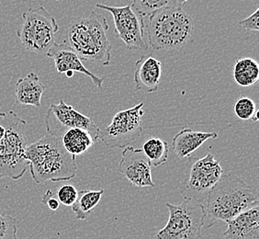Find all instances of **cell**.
I'll use <instances>...</instances> for the list:
<instances>
[{"label": "cell", "mask_w": 259, "mask_h": 239, "mask_svg": "<svg viewBox=\"0 0 259 239\" xmlns=\"http://www.w3.org/2000/svg\"><path fill=\"white\" fill-rule=\"evenodd\" d=\"M234 78L237 85L248 88L254 85L259 78L258 63L248 57L236 59L234 65Z\"/></svg>", "instance_id": "cell-19"}, {"label": "cell", "mask_w": 259, "mask_h": 239, "mask_svg": "<svg viewBox=\"0 0 259 239\" xmlns=\"http://www.w3.org/2000/svg\"><path fill=\"white\" fill-rule=\"evenodd\" d=\"M151 167L149 160L143 150L135 148L134 146L124 147L119 170L134 186L138 188L155 187Z\"/></svg>", "instance_id": "cell-12"}, {"label": "cell", "mask_w": 259, "mask_h": 239, "mask_svg": "<svg viewBox=\"0 0 259 239\" xmlns=\"http://www.w3.org/2000/svg\"><path fill=\"white\" fill-rule=\"evenodd\" d=\"M23 22L17 35L26 51L44 55L55 45V34L59 25L44 6L30 9L22 14Z\"/></svg>", "instance_id": "cell-7"}, {"label": "cell", "mask_w": 259, "mask_h": 239, "mask_svg": "<svg viewBox=\"0 0 259 239\" xmlns=\"http://www.w3.org/2000/svg\"><path fill=\"white\" fill-rule=\"evenodd\" d=\"M143 107L144 102H140L133 108L117 112L110 125L100 131L99 139L110 148H123L139 139L145 114Z\"/></svg>", "instance_id": "cell-8"}, {"label": "cell", "mask_w": 259, "mask_h": 239, "mask_svg": "<svg viewBox=\"0 0 259 239\" xmlns=\"http://www.w3.org/2000/svg\"><path fill=\"white\" fill-rule=\"evenodd\" d=\"M162 75V64L154 56H144L135 63V84L136 90L154 93L158 90Z\"/></svg>", "instance_id": "cell-15"}, {"label": "cell", "mask_w": 259, "mask_h": 239, "mask_svg": "<svg viewBox=\"0 0 259 239\" xmlns=\"http://www.w3.org/2000/svg\"><path fill=\"white\" fill-rule=\"evenodd\" d=\"M27 122L14 111L0 112V179H21L28 170Z\"/></svg>", "instance_id": "cell-5"}, {"label": "cell", "mask_w": 259, "mask_h": 239, "mask_svg": "<svg viewBox=\"0 0 259 239\" xmlns=\"http://www.w3.org/2000/svg\"><path fill=\"white\" fill-rule=\"evenodd\" d=\"M46 55L54 60L55 68L59 74L77 72L89 76L96 87H98L99 89H102L104 79L90 72V70L83 65V62L79 55H77L66 43H55V45L51 47L49 51L46 53Z\"/></svg>", "instance_id": "cell-13"}, {"label": "cell", "mask_w": 259, "mask_h": 239, "mask_svg": "<svg viewBox=\"0 0 259 239\" xmlns=\"http://www.w3.org/2000/svg\"><path fill=\"white\" fill-rule=\"evenodd\" d=\"M218 137L217 133H203L185 128L175 135L172 141V148L179 157H189L199 149L206 141Z\"/></svg>", "instance_id": "cell-17"}, {"label": "cell", "mask_w": 259, "mask_h": 239, "mask_svg": "<svg viewBox=\"0 0 259 239\" xmlns=\"http://www.w3.org/2000/svg\"><path fill=\"white\" fill-rule=\"evenodd\" d=\"M259 205L258 191L233 172L221 177L207 197L206 217L227 222L245 210Z\"/></svg>", "instance_id": "cell-2"}, {"label": "cell", "mask_w": 259, "mask_h": 239, "mask_svg": "<svg viewBox=\"0 0 259 239\" xmlns=\"http://www.w3.org/2000/svg\"><path fill=\"white\" fill-rule=\"evenodd\" d=\"M45 127L48 134L60 138L67 130L72 128L88 131L95 143L100 136V129L93 120L80 113L63 100L58 104H51L45 116Z\"/></svg>", "instance_id": "cell-11"}, {"label": "cell", "mask_w": 259, "mask_h": 239, "mask_svg": "<svg viewBox=\"0 0 259 239\" xmlns=\"http://www.w3.org/2000/svg\"><path fill=\"white\" fill-rule=\"evenodd\" d=\"M24 156L31 178L37 184L68 181L76 175L75 155L66 151L60 137L48 133L27 145Z\"/></svg>", "instance_id": "cell-1"}, {"label": "cell", "mask_w": 259, "mask_h": 239, "mask_svg": "<svg viewBox=\"0 0 259 239\" xmlns=\"http://www.w3.org/2000/svg\"><path fill=\"white\" fill-rule=\"evenodd\" d=\"M178 6L176 0H134V10L144 19L158 10Z\"/></svg>", "instance_id": "cell-22"}, {"label": "cell", "mask_w": 259, "mask_h": 239, "mask_svg": "<svg viewBox=\"0 0 259 239\" xmlns=\"http://www.w3.org/2000/svg\"><path fill=\"white\" fill-rule=\"evenodd\" d=\"M61 139L66 151L75 156L85 153L95 144L90 133L79 128L67 130Z\"/></svg>", "instance_id": "cell-18"}, {"label": "cell", "mask_w": 259, "mask_h": 239, "mask_svg": "<svg viewBox=\"0 0 259 239\" xmlns=\"http://www.w3.org/2000/svg\"><path fill=\"white\" fill-rule=\"evenodd\" d=\"M176 1H177V4H178V6L181 7V6L184 5L186 2H188V1H190V0H176Z\"/></svg>", "instance_id": "cell-28"}, {"label": "cell", "mask_w": 259, "mask_h": 239, "mask_svg": "<svg viewBox=\"0 0 259 239\" xmlns=\"http://www.w3.org/2000/svg\"><path fill=\"white\" fill-rule=\"evenodd\" d=\"M226 223L224 239H259V205L245 210Z\"/></svg>", "instance_id": "cell-14"}, {"label": "cell", "mask_w": 259, "mask_h": 239, "mask_svg": "<svg viewBox=\"0 0 259 239\" xmlns=\"http://www.w3.org/2000/svg\"><path fill=\"white\" fill-rule=\"evenodd\" d=\"M103 194L104 189H83L78 191L77 199L74 203V205L71 206L72 211L75 214V218L80 221H85L88 214L100 204Z\"/></svg>", "instance_id": "cell-20"}, {"label": "cell", "mask_w": 259, "mask_h": 239, "mask_svg": "<svg viewBox=\"0 0 259 239\" xmlns=\"http://www.w3.org/2000/svg\"><path fill=\"white\" fill-rule=\"evenodd\" d=\"M100 10H107L113 18L115 32L129 50L146 51L149 45L145 40V19L134 10L132 5L112 7L97 4Z\"/></svg>", "instance_id": "cell-9"}, {"label": "cell", "mask_w": 259, "mask_h": 239, "mask_svg": "<svg viewBox=\"0 0 259 239\" xmlns=\"http://www.w3.org/2000/svg\"><path fill=\"white\" fill-rule=\"evenodd\" d=\"M42 204L47 205V207L52 211H57L60 208V202L55 197L54 192L48 189L45 194L42 196Z\"/></svg>", "instance_id": "cell-27"}, {"label": "cell", "mask_w": 259, "mask_h": 239, "mask_svg": "<svg viewBox=\"0 0 259 239\" xmlns=\"http://www.w3.org/2000/svg\"><path fill=\"white\" fill-rule=\"evenodd\" d=\"M143 152L149 160L150 164L153 167H159L164 165L169 155V145L157 137H150L143 145Z\"/></svg>", "instance_id": "cell-21"}, {"label": "cell", "mask_w": 259, "mask_h": 239, "mask_svg": "<svg viewBox=\"0 0 259 239\" xmlns=\"http://www.w3.org/2000/svg\"><path fill=\"white\" fill-rule=\"evenodd\" d=\"M17 222L10 214H0V239H19Z\"/></svg>", "instance_id": "cell-24"}, {"label": "cell", "mask_w": 259, "mask_h": 239, "mask_svg": "<svg viewBox=\"0 0 259 239\" xmlns=\"http://www.w3.org/2000/svg\"><path fill=\"white\" fill-rule=\"evenodd\" d=\"M234 113L237 118L243 121H258V110L253 100L249 98H241L234 104Z\"/></svg>", "instance_id": "cell-23"}, {"label": "cell", "mask_w": 259, "mask_h": 239, "mask_svg": "<svg viewBox=\"0 0 259 239\" xmlns=\"http://www.w3.org/2000/svg\"><path fill=\"white\" fill-rule=\"evenodd\" d=\"M45 90L46 88L40 82L39 75L34 72H30L16 83L14 90L16 103L40 108L41 97Z\"/></svg>", "instance_id": "cell-16"}, {"label": "cell", "mask_w": 259, "mask_h": 239, "mask_svg": "<svg viewBox=\"0 0 259 239\" xmlns=\"http://www.w3.org/2000/svg\"><path fill=\"white\" fill-rule=\"evenodd\" d=\"M109 24L104 16L92 11L73 20L66 30V44L81 59L109 65L112 45L107 36Z\"/></svg>", "instance_id": "cell-3"}, {"label": "cell", "mask_w": 259, "mask_h": 239, "mask_svg": "<svg viewBox=\"0 0 259 239\" xmlns=\"http://www.w3.org/2000/svg\"><path fill=\"white\" fill-rule=\"evenodd\" d=\"M223 174L224 170L219 161L215 160L212 154H207L204 157L196 160L191 166L180 188V192L184 197L200 203V200L207 197L208 192L219 181Z\"/></svg>", "instance_id": "cell-10"}, {"label": "cell", "mask_w": 259, "mask_h": 239, "mask_svg": "<svg viewBox=\"0 0 259 239\" xmlns=\"http://www.w3.org/2000/svg\"><path fill=\"white\" fill-rule=\"evenodd\" d=\"M193 20L180 6L158 10L147 17L145 30L149 45L155 50H178L190 44Z\"/></svg>", "instance_id": "cell-4"}, {"label": "cell", "mask_w": 259, "mask_h": 239, "mask_svg": "<svg viewBox=\"0 0 259 239\" xmlns=\"http://www.w3.org/2000/svg\"><path fill=\"white\" fill-rule=\"evenodd\" d=\"M240 26L246 30H259V9L257 8L254 10V13L250 15L248 18L241 20L239 22Z\"/></svg>", "instance_id": "cell-26"}, {"label": "cell", "mask_w": 259, "mask_h": 239, "mask_svg": "<svg viewBox=\"0 0 259 239\" xmlns=\"http://www.w3.org/2000/svg\"><path fill=\"white\" fill-rule=\"evenodd\" d=\"M165 205L169 212L167 223L149 239H200L206 219L204 205L188 197L180 205Z\"/></svg>", "instance_id": "cell-6"}, {"label": "cell", "mask_w": 259, "mask_h": 239, "mask_svg": "<svg viewBox=\"0 0 259 239\" xmlns=\"http://www.w3.org/2000/svg\"><path fill=\"white\" fill-rule=\"evenodd\" d=\"M56 196L62 205L65 206H72L77 199L78 190L75 189V187L73 185L64 184L57 189Z\"/></svg>", "instance_id": "cell-25"}]
</instances>
